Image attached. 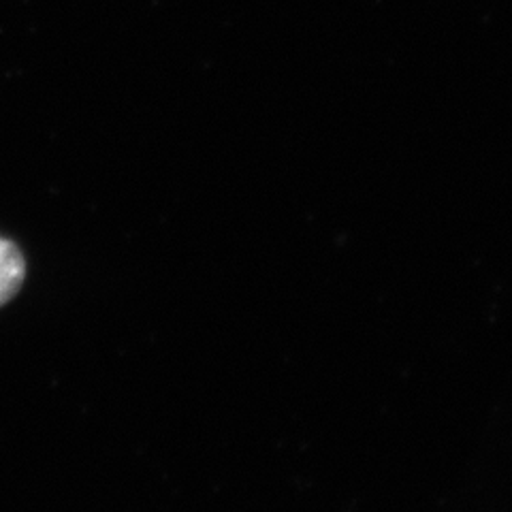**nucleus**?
Masks as SVG:
<instances>
[{"instance_id": "1", "label": "nucleus", "mask_w": 512, "mask_h": 512, "mask_svg": "<svg viewBox=\"0 0 512 512\" xmlns=\"http://www.w3.org/2000/svg\"><path fill=\"white\" fill-rule=\"evenodd\" d=\"M28 263L13 239L0 235V308L20 295L26 282Z\"/></svg>"}]
</instances>
